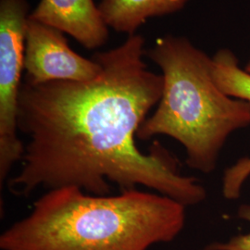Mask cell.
I'll return each instance as SVG.
<instances>
[{"mask_svg": "<svg viewBox=\"0 0 250 250\" xmlns=\"http://www.w3.org/2000/svg\"><path fill=\"white\" fill-rule=\"evenodd\" d=\"M145 39L128 36L124 44L92 59L101 65L88 81L22 82L18 101L19 132L25 134L20 173L9 190L28 197L38 188L73 187L108 196L150 188L183 205L203 202L207 191L196 177L181 174L176 159L161 144L148 153L135 141L152 107L159 104L163 76L143 61Z\"/></svg>", "mask_w": 250, "mask_h": 250, "instance_id": "1", "label": "cell"}, {"mask_svg": "<svg viewBox=\"0 0 250 250\" xmlns=\"http://www.w3.org/2000/svg\"><path fill=\"white\" fill-rule=\"evenodd\" d=\"M186 206L138 189L94 196L80 188L48 190L30 214L0 236L2 250H147L174 240Z\"/></svg>", "mask_w": 250, "mask_h": 250, "instance_id": "2", "label": "cell"}, {"mask_svg": "<svg viewBox=\"0 0 250 250\" xmlns=\"http://www.w3.org/2000/svg\"><path fill=\"white\" fill-rule=\"evenodd\" d=\"M146 56L161 68L164 84L158 107L137 138L170 136L185 147L190 168L213 172L229 136L250 126V103L221 91L212 77V59L186 37H161Z\"/></svg>", "mask_w": 250, "mask_h": 250, "instance_id": "3", "label": "cell"}, {"mask_svg": "<svg viewBox=\"0 0 250 250\" xmlns=\"http://www.w3.org/2000/svg\"><path fill=\"white\" fill-rule=\"evenodd\" d=\"M27 0H0V184L24 153L19 138L18 101L24 70Z\"/></svg>", "mask_w": 250, "mask_h": 250, "instance_id": "4", "label": "cell"}, {"mask_svg": "<svg viewBox=\"0 0 250 250\" xmlns=\"http://www.w3.org/2000/svg\"><path fill=\"white\" fill-rule=\"evenodd\" d=\"M101 65L74 52L62 32L28 17L25 25L24 82L33 84L53 81H88Z\"/></svg>", "mask_w": 250, "mask_h": 250, "instance_id": "5", "label": "cell"}, {"mask_svg": "<svg viewBox=\"0 0 250 250\" xmlns=\"http://www.w3.org/2000/svg\"><path fill=\"white\" fill-rule=\"evenodd\" d=\"M29 17L70 35L88 49L108 39V26L94 0H40Z\"/></svg>", "mask_w": 250, "mask_h": 250, "instance_id": "6", "label": "cell"}, {"mask_svg": "<svg viewBox=\"0 0 250 250\" xmlns=\"http://www.w3.org/2000/svg\"><path fill=\"white\" fill-rule=\"evenodd\" d=\"M188 0H102L99 9L108 27L129 36L153 17L177 12Z\"/></svg>", "mask_w": 250, "mask_h": 250, "instance_id": "7", "label": "cell"}, {"mask_svg": "<svg viewBox=\"0 0 250 250\" xmlns=\"http://www.w3.org/2000/svg\"><path fill=\"white\" fill-rule=\"evenodd\" d=\"M211 63L212 77L225 95L250 104V73L239 67L238 59L229 49L215 54Z\"/></svg>", "mask_w": 250, "mask_h": 250, "instance_id": "8", "label": "cell"}, {"mask_svg": "<svg viewBox=\"0 0 250 250\" xmlns=\"http://www.w3.org/2000/svg\"><path fill=\"white\" fill-rule=\"evenodd\" d=\"M240 168L244 174L250 175V159L244 158L240 161ZM239 216L250 223V206H243L239 209ZM205 250H250V232L231 238L225 243H215L206 248Z\"/></svg>", "mask_w": 250, "mask_h": 250, "instance_id": "9", "label": "cell"}, {"mask_svg": "<svg viewBox=\"0 0 250 250\" xmlns=\"http://www.w3.org/2000/svg\"><path fill=\"white\" fill-rule=\"evenodd\" d=\"M245 70L247 71L248 72H250V61L248 62V64L246 65V67H245Z\"/></svg>", "mask_w": 250, "mask_h": 250, "instance_id": "10", "label": "cell"}]
</instances>
